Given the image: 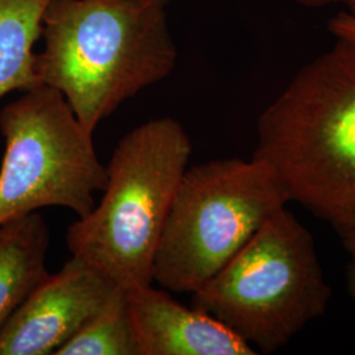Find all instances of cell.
Wrapping results in <instances>:
<instances>
[{
	"mask_svg": "<svg viewBox=\"0 0 355 355\" xmlns=\"http://www.w3.org/2000/svg\"><path fill=\"white\" fill-rule=\"evenodd\" d=\"M303 66L257 123L253 157L279 179L288 202L355 234V41Z\"/></svg>",
	"mask_w": 355,
	"mask_h": 355,
	"instance_id": "obj_1",
	"label": "cell"
},
{
	"mask_svg": "<svg viewBox=\"0 0 355 355\" xmlns=\"http://www.w3.org/2000/svg\"><path fill=\"white\" fill-rule=\"evenodd\" d=\"M165 0H51L36 58L42 85L60 91L80 124L96 127L175 69Z\"/></svg>",
	"mask_w": 355,
	"mask_h": 355,
	"instance_id": "obj_2",
	"label": "cell"
},
{
	"mask_svg": "<svg viewBox=\"0 0 355 355\" xmlns=\"http://www.w3.org/2000/svg\"><path fill=\"white\" fill-rule=\"evenodd\" d=\"M192 144L173 117L152 119L119 141L101 203L66 233L71 257L124 288L154 282V262Z\"/></svg>",
	"mask_w": 355,
	"mask_h": 355,
	"instance_id": "obj_3",
	"label": "cell"
},
{
	"mask_svg": "<svg viewBox=\"0 0 355 355\" xmlns=\"http://www.w3.org/2000/svg\"><path fill=\"white\" fill-rule=\"evenodd\" d=\"M330 296L312 234L284 205L192 292L191 304L268 354L321 318Z\"/></svg>",
	"mask_w": 355,
	"mask_h": 355,
	"instance_id": "obj_4",
	"label": "cell"
},
{
	"mask_svg": "<svg viewBox=\"0 0 355 355\" xmlns=\"http://www.w3.org/2000/svg\"><path fill=\"white\" fill-rule=\"evenodd\" d=\"M287 203L272 168L254 157L187 168L155 255L154 282L168 291L192 293Z\"/></svg>",
	"mask_w": 355,
	"mask_h": 355,
	"instance_id": "obj_5",
	"label": "cell"
},
{
	"mask_svg": "<svg viewBox=\"0 0 355 355\" xmlns=\"http://www.w3.org/2000/svg\"><path fill=\"white\" fill-rule=\"evenodd\" d=\"M0 225L46 207L89 215L107 184V168L92 133L60 91L46 85L24 91L0 111Z\"/></svg>",
	"mask_w": 355,
	"mask_h": 355,
	"instance_id": "obj_6",
	"label": "cell"
},
{
	"mask_svg": "<svg viewBox=\"0 0 355 355\" xmlns=\"http://www.w3.org/2000/svg\"><path fill=\"white\" fill-rule=\"evenodd\" d=\"M120 287L71 257L44 280L0 329V355H55Z\"/></svg>",
	"mask_w": 355,
	"mask_h": 355,
	"instance_id": "obj_7",
	"label": "cell"
},
{
	"mask_svg": "<svg viewBox=\"0 0 355 355\" xmlns=\"http://www.w3.org/2000/svg\"><path fill=\"white\" fill-rule=\"evenodd\" d=\"M140 355H255L249 343L202 311L153 287L127 290Z\"/></svg>",
	"mask_w": 355,
	"mask_h": 355,
	"instance_id": "obj_8",
	"label": "cell"
},
{
	"mask_svg": "<svg viewBox=\"0 0 355 355\" xmlns=\"http://www.w3.org/2000/svg\"><path fill=\"white\" fill-rule=\"evenodd\" d=\"M51 230L33 212L0 225V329L51 274Z\"/></svg>",
	"mask_w": 355,
	"mask_h": 355,
	"instance_id": "obj_9",
	"label": "cell"
},
{
	"mask_svg": "<svg viewBox=\"0 0 355 355\" xmlns=\"http://www.w3.org/2000/svg\"><path fill=\"white\" fill-rule=\"evenodd\" d=\"M51 0H0V99L41 83L35 44Z\"/></svg>",
	"mask_w": 355,
	"mask_h": 355,
	"instance_id": "obj_10",
	"label": "cell"
},
{
	"mask_svg": "<svg viewBox=\"0 0 355 355\" xmlns=\"http://www.w3.org/2000/svg\"><path fill=\"white\" fill-rule=\"evenodd\" d=\"M55 355H140L127 290L120 287L114 292L102 311Z\"/></svg>",
	"mask_w": 355,
	"mask_h": 355,
	"instance_id": "obj_11",
	"label": "cell"
},
{
	"mask_svg": "<svg viewBox=\"0 0 355 355\" xmlns=\"http://www.w3.org/2000/svg\"><path fill=\"white\" fill-rule=\"evenodd\" d=\"M328 28L336 38L355 41V13L343 11L333 16L328 23Z\"/></svg>",
	"mask_w": 355,
	"mask_h": 355,
	"instance_id": "obj_12",
	"label": "cell"
},
{
	"mask_svg": "<svg viewBox=\"0 0 355 355\" xmlns=\"http://www.w3.org/2000/svg\"><path fill=\"white\" fill-rule=\"evenodd\" d=\"M343 246L349 253V266H347V290L355 302V234L343 239Z\"/></svg>",
	"mask_w": 355,
	"mask_h": 355,
	"instance_id": "obj_13",
	"label": "cell"
},
{
	"mask_svg": "<svg viewBox=\"0 0 355 355\" xmlns=\"http://www.w3.org/2000/svg\"><path fill=\"white\" fill-rule=\"evenodd\" d=\"M304 7H325V6H345L346 11L355 13V0H290Z\"/></svg>",
	"mask_w": 355,
	"mask_h": 355,
	"instance_id": "obj_14",
	"label": "cell"
},
{
	"mask_svg": "<svg viewBox=\"0 0 355 355\" xmlns=\"http://www.w3.org/2000/svg\"><path fill=\"white\" fill-rule=\"evenodd\" d=\"M165 1H168V0H165Z\"/></svg>",
	"mask_w": 355,
	"mask_h": 355,
	"instance_id": "obj_15",
	"label": "cell"
}]
</instances>
